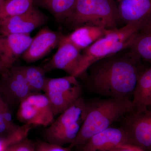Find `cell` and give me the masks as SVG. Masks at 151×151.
Instances as JSON below:
<instances>
[{
    "instance_id": "cell-2",
    "label": "cell",
    "mask_w": 151,
    "mask_h": 151,
    "mask_svg": "<svg viewBox=\"0 0 151 151\" xmlns=\"http://www.w3.org/2000/svg\"><path fill=\"white\" fill-rule=\"evenodd\" d=\"M87 103L86 118L77 137L69 145L71 149L82 145L93 135L111 127L134 110L129 97L108 98Z\"/></svg>"
},
{
    "instance_id": "cell-29",
    "label": "cell",
    "mask_w": 151,
    "mask_h": 151,
    "mask_svg": "<svg viewBox=\"0 0 151 151\" xmlns=\"http://www.w3.org/2000/svg\"><path fill=\"white\" fill-rule=\"evenodd\" d=\"M5 0H0V10L1 9L2 7L4 4Z\"/></svg>"
},
{
    "instance_id": "cell-1",
    "label": "cell",
    "mask_w": 151,
    "mask_h": 151,
    "mask_svg": "<svg viewBox=\"0 0 151 151\" xmlns=\"http://www.w3.org/2000/svg\"><path fill=\"white\" fill-rule=\"evenodd\" d=\"M122 52L96 61L87 69L89 86L95 93L108 98H130L133 94L143 68L137 57L130 51Z\"/></svg>"
},
{
    "instance_id": "cell-7",
    "label": "cell",
    "mask_w": 151,
    "mask_h": 151,
    "mask_svg": "<svg viewBox=\"0 0 151 151\" xmlns=\"http://www.w3.org/2000/svg\"><path fill=\"white\" fill-rule=\"evenodd\" d=\"M0 73V94L10 107L19 104L32 93L21 66L4 68Z\"/></svg>"
},
{
    "instance_id": "cell-28",
    "label": "cell",
    "mask_w": 151,
    "mask_h": 151,
    "mask_svg": "<svg viewBox=\"0 0 151 151\" xmlns=\"http://www.w3.org/2000/svg\"><path fill=\"white\" fill-rule=\"evenodd\" d=\"M8 147V146L4 139L0 138V151H5Z\"/></svg>"
},
{
    "instance_id": "cell-13",
    "label": "cell",
    "mask_w": 151,
    "mask_h": 151,
    "mask_svg": "<svg viewBox=\"0 0 151 151\" xmlns=\"http://www.w3.org/2000/svg\"><path fill=\"white\" fill-rule=\"evenodd\" d=\"M117 14L119 22L125 25L151 23V0H120Z\"/></svg>"
},
{
    "instance_id": "cell-9",
    "label": "cell",
    "mask_w": 151,
    "mask_h": 151,
    "mask_svg": "<svg viewBox=\"0 0 151 151\" xmlns=\"http://www.w3.org/2000/svg\"><path fill=\"white\" fill-rule=\"evenodd\" d=\"M81 57V51L71 43L66 35H64L60 42L56 52L43 68L47 73L60 69L65 71L68 75L75 76Z\"/></svg>"
},
{
    "instance_id": "cell-6",
    "label": "cell",
    "mask_w": 151,
    "mask_h": 151,
    "mask_svg": "<svg viewBox=\"0 0 151 151\" xmlns=\"http://www.w3.org/2000/svg\"><path fill=\"white\" fill-rule=\"evenodd\" d=\"M73 76L59 78L47 77L45 94L48 98L55 117L82 97L81 84Z\"/></svg>"
},
{
    "instance_id": "cell-23",
    "label": "cell",
    "mask_w": 151,
    "mask_h": 151,
    "mask_svg": "<svg viewBox=\"0 0 151 151\" xmlns=\"http://www.w3.org/2000/svg\"><path fill=\"white\" fill-rule=\"evenodd\" d=\"M0 110L3 116L7 125L11 129L14 131H17L20 126L15 124L12 119V115L10 110V107L8 103L4 100L0 94Z\"/></svg>"
},
{
    "instance_id": "cell-25",
    "label": "cell",
    "mask_w": 151,
    "mask_h": 151,
    "mask_svg": "<svg viewBox=\"0 0 151 151\" xmlns=\"http://www.w3.org/2000/svg\"><path fill=\"white\" fill-rule=\"evenodd\" d=\"M35 144L36 151H71L72 150L69 146L64 147L45 141H39Z\"/></svg>"
},
{
    "instance_id": "cell-14",
    "label": "cell",
    "mask_w": 151,
    "mask_h": 151,
    "mask_svg": "<svg viewBox=\"0 0 151 151\" xmlns=\"http://www.w3.org/2000/svg\"><path fill=\"white\" fill-rule=\"evenodd\" d=\"M30 34H0V60L4 68L14 65L32 40Z\"/></svg>"
},
{
    "instance_id": "cell-8",
    "label": "cell",
    "mask_w": 151,
    "mask_h": 151,
    "mask_svg": "<svg viewBox=\"0 0 151 151\" xmlns=\"http://www.w3.org/2000/svg\"><path fill=\"white\" fill-rule=\"evenodd\" d=\"M121 127L132 144L145 151H151V111L133 110L124 116Z\"/></svg>"
},
{
    "instance_id": "cell-22",
    "label": "cell",
    "mask_w": 151,
    "mask_h": 151,
    "mask_svg": "<svg viewBox=\"0 0 151 151\" xmlns=\"http://www.w3.org/2000/svg\"><path fill=\"white\" fill-rule=\"evenodd\" d=\"M26 99L34 105L39 111L45 122L46 127L53 123L55 116L50 103L45 94L32 93Z\"/></svg>"
},
{
    "instance_id": "cell-19",
    "label": "cell",
    "mask_w": 151,
    "mask_h": 151,
    "mask_svg": "<svg viewBox=\"0 0 151 151\" xmlns=\"http://www.w3.org/2000/svg\"><path fill=\"white\" fill-rule=\"evenodd\" d=\"M28 85L32 93H41L44 91L47 77V72L43 67L28 65L21 66Z\"/></svg>"
},
{
    "instance_id": "cell-21",
    "label": "cell",
    "mask_w": 151,
    "mask_h": 151,
    "mask_svg": "<svg viewBox=\"0 0 151 151\" xmlns=\"http://www.w3.org/2000/svg\"><path fill=\"white\" fill-rule=\"evenodd\" d=\"M35 0H5L0 10V21L19 15L34 6Z\"/></svg>"
},
{
    "instance_id": "cell-20",
    "label": "cell",
    "mask_w": 151,
    "mask_h": 151,
    "mask_svg": "<svg viewBox=\"0 0 151 151\" xmlns=\"http://www.w3.org/2000/svg\"><path fill=\"white\" fill-rule=\"evenodd\" d=\"M17 119L24 124L46 127L45 122L39 111L32 103L25 99L19 104L17 113Z\"/></svg>"
},
{
    "instance_id": "cell-31",
    "label": "cell",
    "mask_w": 151,
    "mask_h": 151,
    "mask_svg": "<svg viewBox=\"0 0 151 151\" xmlns=\"http://www.w3.org/2000/svg\"><path fill=\"white\" fill-rule=\"evenodd\" d=\"M115 1H116V2H117L118 3V2H119V1H120V0H115Z\"/></svg>"
},
{
    "instance_id": "cell-5",
    "label": "cell",
    "mask_w": 151,
    "mask_h": 151,
    "mask_svg": "<svg viewBox=\"0 0 151 151\" xmlns=\"http://www.w3.org/2000/svg\"><path fill=\"white\" fill-rule=\"evenodd\" d=\"M87 103L82 97L60 114L42 135L44 141L64 146L73 142L80 131L86 115Z\"/></svg>"
},
{
    "instance_id": "cell-27",
    "label": "cell",
    "mask_w": 151,
    "mask_h": 151,
    "mask_svg": "<svg viewBox=\"0 0 151 151\" xmlns=\"http://www.w3.org/2000/svg\"><path fill=\"white\" fill-rule=\"evenodd\" d=\"M109 151H145L139 147L133 144H125Z\"/></svg>"
},
{
    "instance_id": "cell-4",
    "label": "cell",
    "mask_w": 151,
    "mask_h": 151,
    "mask_svg": "<svg viewBox=\"0 0 151 151\" xmlns=\"http://www.w3.org/2000/svg\"><path fill=\"white\" fill-rule=\"evenodd\" d=\"M64 22L73 30L83 26L111 29L119 22L115 0H76Z\"/></svg>"
},
{
    "instance_id": "cell-12",
    "label": "cell",
    "mask_w": 151,
    "mask_h": 151,
    "mask_svg": "<svg viewBox=\"0 0 151 151\" xmlns=\"http://www.w3.org/2000/svg\"><path fill=\"white\" fill-rule=\"evenodd\" d=\"M128 144H133L124 129L111 127L93 135L83 145L76 148L77 151H109Z\"/></svg>"
},
{
    "instance_id": "cell-26",
    "label": "cell",
    "mask_w": 151,
    "mask_h": 151,
    "mask_svg": "<svg viewBox=\"0 0 151 151\" xmlns=\"http://www.w3.org/2000/svg\"><path fill=\"white\" fill-rule=\"evenodd\" d=\"M17 131L13 130L7 125L3 119L0 110V138L9 137L11 135L14 134Z\"/></svg>"
},
{
    "instance_id": "cell-16",
    "label": "cell",
    "mask_w": 151,
    "mask_h": 151,
    "mask_svg": "<svg viewBox=\"0 0 151 151\" xmlns=\"http://www.w3.org/2000/svg\"><path fill=\"white\" fill-rule=\"evenodd\" d=\"M109 30L99 27L83 26L73 30L66 37L71 43L81 51L104 36Z\"/></svg>"
},
{
    "instance_id": "cell-11",
    "label": "cell",
    "mask_w": 151,
    "mask_h": 151,
    "mask_svg": "<svg viewBox=\"0 0 151 151\" xmlns=\"http://www.w3.org/2000/svg\"><path fill=\"white\" fill-rule=\"evenodd\" d=\"M64 35L54 31L48 27L41 29L32 37L29 46L22 55V58L28 63L36 62L43 58L58 46Z\"/></svg>"
},
{
    "instance_id": "cell-24",
    "label": "cell",
    "mask_w": 151,
    "mask_h": 151,
    "mask_svg": "<svg viewBox=\"0 0 151 151\" xmlns=\"http://www.w3.org/2000/svg\"><path fill=\"white\" fill-rule=\"evenodd\" d=\"M6 149L9 151H36V144L27 137Z\"/></svg>"
},
{
    "instance_id": "cell-17",
    "label": "cell",
    "mask_w": 151,
    "mask_h": 151,
    "mask_svg": "<svg viewBox=\"0 0 151 151\" xmlns=\"http://www.w3.org/2000/svg\"><path fill=\"white\" fill-rule=\"evenodd\" d=\"M129 49L141 60L151 63V23L141 28Z\"/></svg>"
},
{
    "instance_id": "cell-30",
    "label": "cell",
    "mask_w": 151,
    "mask_h": 151,
    "mask_svg": "<svg viewBox=\"0 0 151 151\" xmlns=\"http://www.w3.org/2000/svg\"><path fill=\"white\" fill-rule=\"evenodd\" d=\"M4 68V65H3L1 60H0V72Z\"/></svg>"
},
{
    "instance_id": "cell-3",
    "label": "cell",
    "mask_w": 151,
    "mask_h": 151,
    "mask_svg": "<svg viewBox=\"0 0 151 151\" xmlns=\"http://www.w3.org/2000/svg\"><path fill=\"white\" fill-rule=\"evenodd\" d=\"M144 26L128 24L110 29L103 37L81 52L79 66L75 76L84 75L94 63L129 49L139 31Z\"/></svg>"
},
{
    "instance_id": "cell-18",
    "label": "cell",
    "mask_w": 151,
    "mask_h": 151,
    "mask_svg": "<svg viewBox=\"0 0 151 151\" xmlns=\"http://www.w3.org/2000/svg\"><path fill=\"white\" fill-rule=\"evenodd\" d=\"M76 0H35L36 5L45 9L59 22L65 21Z\"/></svg>"
},
{
    "instance_id": "cell-15",
    "label": "cell",
    "mask_w": 151,
    "mask_h": 151,
    "mask_svg": "<svg viewBox=\"0 0 151 151\" xmlns=\"http://www.w3.org/2000/svg\"><path fill=\"white\" fill-rule=\"evenodd\" d=\"M132 100L134 110L148 109L151 105V68H143L138 76Z\"/></svg>"
},
{
    "instance_id": "cell-10",
    "label": "cell",
    "mask_w": 151,
    "mask_h": 151,
    "mask_svg": "<svg viewBox=\"0 0 151 151\" xmlns=\"http://www.w3.org/2000/svg\"><path fill=\"white\" fill-rule=\"evenodd\" d=\"M47 22L46 16L34 6L24 14L0 21V34H30Z\"/></svg>"
}]
</instances>
